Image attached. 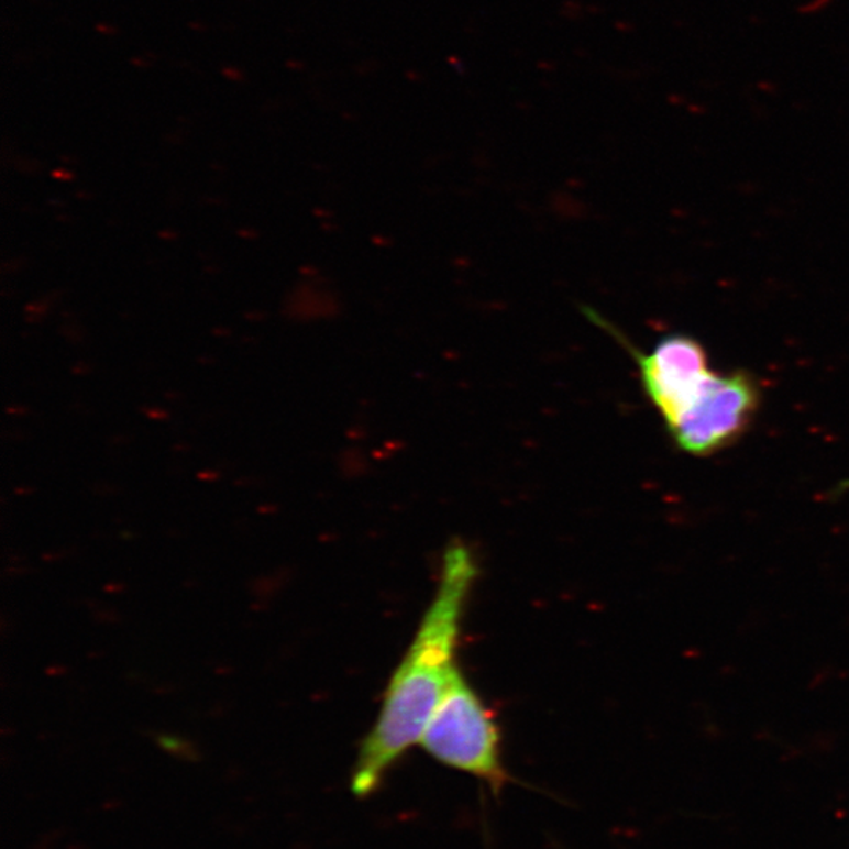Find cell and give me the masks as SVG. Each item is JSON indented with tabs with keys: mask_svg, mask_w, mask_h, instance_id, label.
<instances>
[{
	"mask_svg": "<svg viewBox=\"0 0 849 849\" xmlns=\"http://www.w3.org/2000/svg\"><path fill=\"white\" fill-rule=\"evenodd\" d=\"M477 574L470 549L463 543L450 544L437 596L392 676L375 726L359 749L351 778L354 796H372L397 761L422 739L434 709L459 672L455 651L461 620Z\"/></svg>",
	"mask_w": 849,
	"mask_h": 849,
	"instance_id": "1",
	"label": "cell"
},
{
	"mask_svg": "<svg viewBox=\"0 0 849 849\" xmlns=\"http://www.w3.org/2000/svg\"><path fill=\"white\" fill-rule=\"evenodd\" d=\"M420 745L439 763L485 782L494 794L511 782L496 717L460 671L434 709Z\"/></svg>",
	"mask_w": 849,
	"mask_h": 849,
	"instance_id": "3",
	"label": "cell"
},
{
	"mask_svg": "<svg viewBox=\"0 0 849 849\" xmlns=\"http://www.w3.org/2000/svg\"><path fill=\"white\" fill-rule=\"evenodd\" d=\"M582 310L635 359L643 392L682 452L713 455L749 430L763 395L756 376L745 370L716 372L702 342L686 334L664 337L643 353L602 313L591 307Z\"/></svg>",
	"mask_w": 849,
	"mask_h": 849,
	"instance_id": "2",
	"label": "cell"
}]
</instances>
